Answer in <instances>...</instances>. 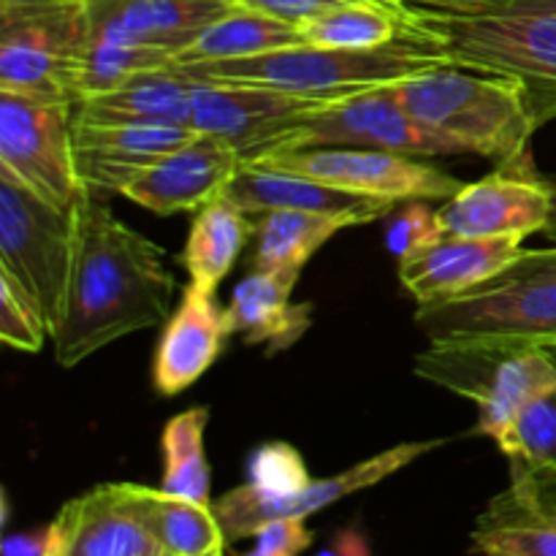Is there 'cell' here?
Segmentation results:
<instances>
[{"label":"cell","mask_w":556,"mask_h":556,"mask_svg":"<svg viewBox=\"0 0 556 556\" xmlns=\"http://www.w3.org/2000/svg\"><path fill=\"white\" fill-rule=\"evenodd\" d=\"M76 250L54 358L71 369L101 348L172 318L177 280L163 248L125 226L103 199L81 193L74 206Z\"/></svg>","instance_id":"1"},{"label":"cell","mask_w":556,"mask_h":556,"mask_svg":"<svg viewBox=\"0 0 556 556\" xmlns=\"http://www.w3.org/2000/svg\"><path fill=\"white\" fill-rule=\"evenodd\" d=\"M400 3V0H396ZM405 11V33L434 43L448 65L514 79L535 128L556 119V0H510L486 14Z\"/></svg>","instance_id":"2"},{"label":"cell","mask_w":556,"mask_h":556,"mask_svg":"<svg viewBox=\"0 0 556 556\" xmlns=\"http://www.w3.org/2000/svg\"><path fill=\"white\" fill-rule=\"evenodd\" d=\"M448 65L434 43L416 33L378 49H329L299 43L242 60L199 65H168L193 81H223L309 98H342L372 87L396 85L407 76Z\"/></svg>","instance_id":"3"},{"label":"cell","mask_w":556,"mask_h":556,"mask_svg":"<svg viewBox=\"0 0 556 556\" xmlns=\"http://www.w3.org/2000/svg\"><path fill=\"white\" fill-rule=\"evenodd\" d=\"M396 101L432 134L494 163L530 152L535 134L525 92L514 79L459 65H438L391 85Z\"/></svg>","instance_id":"4"},{"label":"cell","mask_w":556,"mask_h":556,"mask_svg":"<svg viewBox=\"0 0 556 556\" xmlns=\"http://www.w3.org/2000/svg\"><path fill=\"white\" fill-rule=\"evenodd\" d=\"M416 324L429 342L497 340L556 345V244L525 250L508 269L470 293L421 304Z\"/></svg>","instance_id":"5"},{"label":"cell","mask_w":556,"mask_h":556,"mask_svg":"<svg viewBox=\"0 0 556 556\" xmlns=\"http://www.w3.org/2000/svg\"><path fill=\"white\" fill-rule=\"evenodd\" d=\"M90 33L87 0L0 9V90L76 106Z\"/></svg>","instance_id":"6"},{"label":"cell","mask_w":556,"mask_h":556,"mask_svg":"<svg viewBox=\"0 0 556 556\" xmlns=\"http://www.w3.org/2000/svg\"><path fill=\"white\" fill-rule=\"evenodd\" d=\"M74 250V210H54L0 174V271L36 302L49 334H54L63 313Z\"/></svg>","instance_id":"7"},{"label":"cell","mask_w":556,"mask_h":556,"mask_svg":"<svg viewBox=\"0 0 556 556\" xmlns=\"http://www.w3.org/2000/svg\"><path fill=\"white\" fill-rule=\"evenodd\" d=\"M313 147H367V150L402 152L413 157L459 155L454 141L424 128L396 101L391 85L334 98L318 112L266 139L244 161L280 150H313Z\"/></svg>","instance_id":"8"},{"label":"cell","mask_w":556,"mask_h":556,"mask_svg":"<svg viewBox=\"0 0 556 556\" xmlns=\"http://www.w3.org/2000/svg\"><path fill=\"white\" fill-rule=\"evenodd\" d=\"M0 174L71 212L81 199L74 161V106L0 90Z\"/></svg>","instance_id":"9"},{"label":"cell","mask_w":556,"mask_h":556,"mask_svg":"<svg viewBox=\"0 0 556 556\" xmlns=\"http://www.w3.org/2000/svg\"><path fill=\"white\" fill-rule=\"evenodd\" d=\"M258 166L302 174L334 188L375 195L386 201H448L465 188L443 168L424 163L413 155L367 147H313V150H280L261 155Z\"/></svg>","instance_id":"10"},{"label":"cell","mask_w":556,"mask_h":556,"mask_svg":"<svg viewBox=\"0 0 556 556\" xmlns=\"http://www.w3.org/2000/svg\"><path fill=\"white\" fill-rule=\"evenodd\" d=\"M552 217V188L532 163L530 152L497 163V172L465 185L440 210L445 237L503 239L525 242L543 233Z\"/></svg>","instance_id":"11"},{"label":"cell","mask_w":556,"mask_h":556,"mask_svg":"<svg viewBox=\"0 0 556 556\" xmlns=\"http://www.w3.org/2000/svg\"><path fill=\"white\" fill-rule=\"evenodd\" d=\"M443 443L445 440H416V443L394 445V448L375 454L372 459H364L358 465L348 467L340 476L324 478V481H309L302 492L286 494V497H269V494L244 483V486H237L228 494H223L212 508H215V516L220 519L228 541H242V538H253L269 521L307 519V516L318 514V510L329 508V505L340 503V500L351 497V494L362 492V489L378 486L380 481L405 470L407 465L421 459L429 451L440 448Z\"/></svg>","instance_id":"12"},{"label":"cell","mask_w":556,"mask_h":556,"mask_svg":"<svg viewBox=\"0 0 556 556\" xmlns=\"http://www.w3.org/2000/svg\"><path fill=\"white\" fill-rule=\"evenodd\" d=\"M331 101L334 98L293 96L266 87L193 81L190 128L195 134L231 141L239 147L242 157H250L266 139Z\"/></svg>","instance_id":"13"},{"label":"cell","mask_w":556,"mask_h":556,"mask_svg":"<svg viewBox=\"0 0 556 556\" xmlns=\"http://www.w3.org/2000/svg\"><path fill=\"white\" fill-rule=\"evenodd\" d=\"M242 163V152L231 141L199 134L144 168L123 195L155 215L199 212L220 199Z\"/></svg>","instance_id":"14"},{"label":"cell","mask_w":556,"mask_h":556,"mask_svg":"<svg viewBox=\"0 0 556 556\" xmlns=\"http://www.w3.org/2000/svg\"><path fill=\"white\" fill-rule=\"evenodd\" d=\"M190 125H76L74 161L81 190L106 201L123 195L144 168L195 139Z\"/></svg>","instance_id":"15"},{"label":"cell","mask_w":556,"mask_h":556,"mask_svg":"<svg viewBox=\"0 0 556 556\" xmlns=\"http://www.w3.org/2000/svg\"><path fill=\"white\" fill-rule=\"evenodd\" d=\"M49 556H166L141 525L134 483H101L60 508Z\"/></svg>","instance_id":"16"},{"label":"cell","mask_w":556,"mask_h":556,"mask_svg":"<svg viewBox=\"0 0 556 556\" xmlns=\"http://www.w3.org/2000/svg\"><path fill=\"white\" fill-rule=\"evenodd\" d=\"M510 486L472 527V552L556 556V472L510 462Z\"/></svg>","instance_id":"17"},{"label":"cell","mask_w":556,"mask_h":556,"mask_svg":"<svg viewBox=\"0 0 556 556\" xmlns=\"http://www.w3.org/2000/svg\"><path fill=\"white\" fill-rule=\"evenodd\" d=\"M223 195L248 215H266L277 210L320 212V215L351 217L356 226L383 220L396 206V201L353 193L320 179L258 166V163H242Z\"/></svg>","instance_id":"18"},{"label":"cell","mask_w":556,"mask_h":556,"mask_svg":"<svg viewBox=\"0 0 556 556\" xmlns=\"http://www.w3.org/2000/svg\"><path fill=\"white\" fill-rule=\"evenodd\" d=\"M521 253H525L521 239L514 237H443L432 248L402 258L400 280L405 291L416 299L418 307L448 302L497 277Z\"/></svg>","instance_id":"19"},{"label":"cell","mask_w":556,"mask_h":556,"mask_svg":"<svg viewBox=\"0 0 556 556\" xmlns=\"http://www.w3.org/2000/svg\"><path fill=\"white\" fill-rule=\"evenodd\" d=\"M231 334L228 309L215 302V293L185 288L182 302L166 320L152 358V383L157 394L177 396L188 391L217 362Z\"/></svg>","instance_id":"20"},{"label":"cell","mask_w":556,"mask_h":556,"mask_svg":"<svg viewBox=\"0 0 556 556\" xmlns=\"http://www.w3.org/2000/svg\"><path fill=\"white\" fill-rule=\"evenodd\" d=\"M302 271H253L231 293L228 320L248 345H269V353L291 348L313 324L309 304H293L291 293Z\"/></svg>","instance_id":"21"},{"label":"cell","mask_w":556,"mask_h":556,"mask_svg":"<svg viewBox=\"0 0 556 556\" xmlns=\"http://www.w3.org/2000/svg\"><path fill=\"white\" fill-rule=\"evenodd\" d=\"M193 79L174 68L134 76L74 106L76 125H190Z\"/></svg>","instance_id":"22"},{"label":"cell","mask_w":556,"mask_h":556,"mask_svg":"<svg viewBox=\"0 0 556 556\" xmlns=\"http://www.w3.org/2000/svg\"><path fill=\"white\" fill-rule=\"evenodd\" d=\"M92 22L119 27L139 41L177 54L212 22L237 9L233 0H87ZM174 63V60H172Z\"/></svg>","instance_id":"23"},{"label":"cell","mask_w":556,"mask_h":556,"mask_svg":"<svg viewBox=\"0 0 556 556\" xmlns=\"http://www.w3.org/2000/svg\"><path fill=\"white\" fill-rule=\"evenodd\" d=\"M556 386L554 351L514 342L494 372L492 383L478 402V432L492 438L497 448L508 445L516 418L532 400Z\"/></svg>","instance_id":"24"},{"label":"cell","mask_w":556,"mask_h":556,"mask_svg":"<svg viewBox=\"0 0 556 556\" xmlns=\"http://www.w3.org/2000/svg\"><path fill=\"white\" fill-rule=\"evenodd\" d=\"M134 505L166 556H226L228 538L212 505L188 503L139 483H134Z\"/></svg>","instance_id":"25"},{"label":"cell","mask_w":556,"mask_h":556,"mask_svg":"<svg viewBox=\"0 0 556 556\" xmlns=\"http://www.w3.org/2000/svg\"><path fill=\"white\" fill-rule=\"evenodd\" d=\"M253 233L255 226L248 220V212L231 204L226 195L195 212L182 250L188 286L201 293H215Z\"/></svg>","instance_id":"26"},{"label":"cell","mask_w":556,"mask_h":556,"mask_svg":"<svg viewBox=\"0 0 556 556\" xmlns=\"http://www.w3.org/2000/svg\"><path fill=\"white\" fill-rule=\"evenodd\" d=\"M304 43L299 25H291L277 16L261 14V11L237 5L212 22L193 43L174 54L172 65H199V63H223V60L255 58V54L275 52V49L299 47Z\"/></svg>","instance_id":"27"},{"label":"cell","mask_w":556,"mask_h":556,"mask_svg":"<svg viewBox=\"0 0 556 556\" xmlns=\"http://www.w3.org/2000/svg\"><path fill=\"white\" fill-rule=\"evenodd\" d=\"M351 226L356 223L340 215L293 210L266 212L255 226V271H302L320 244Z\"/></svg>","instance_id":"28"},{"label":"cell","mask_w":556,"mask_h":556,"mask_svg":"<svg viewBox=\"0 0 556 556\" xmlns=\"http://www.w3.org/2000/svg\"><path fill=\"white\" fill-rule=\"evenodd\" d=\"M172 60L174 54L166 49L139 41V38L128 36L114 25L92 22L90 43H87L85 63H81L79 103L85 98L114 90L134 76L168 68Z\"/></svg>","instance_id":"29"},{"label":"cell","mask_w":556,"mask_h":556,"mask_svg":"<svg viewBox=\"0 0 556 556\" xmlns=\"http://www.w3.org/2000/svg\"><path fill=\"white\" fill-rule=\"evenodd\" d=\"M304 43L329 49H378L405 36V11L396 0H353L299 25Z\"/></svg>","instance_id":"30"},{"label":"cell","mask_w":556,"mask_h":556,"mask_svg":"<svg viewBox=\"0 0 556 556\" xmlns=\"http://www.w3.org/2000/svg\"><path fill=\"white\" fill-rule=\"evenodd\" d=\"M210 424L206 407H190L166 424L161 438L163 481L161 489L188 503L212 505L210 462L204 454V432Z\"/></svg>","instance_id":"31"},{"label":"cell","mask_w":556,"mask_h":556,"mask_svg":"<svg viewBox=\"0 0 556 556\" xmlns=\"http://www.w3.org/2000/svg\"><path fill=\"white\" fill-rule=\"evenodd\" d=\"M503 454L535 470L556 472V386L521 410Z\"/></svg>","instance_id":"32"},{"label":"cell","mask_w":556,"mask_h":556,"mask_svg":"<svg viewBox=\"0 0 556 556\" xmlns=\"http://www.w3.org/2000/svg\"><path fill=\"white\" fill-rule=\"evenodd\" d=\"M309 481L313 478H309L302 454L282 440L258 445L248 459V483L269 497L302 492Z\"/></svg>","instance_id":"33"},{"label":"cell","mask_w":556,"mask_h":556,"mask_svg":"<svg viewBox=\"0 0 556 556\" xmlns=\"http://www.w3.org/2000/svg\"><path fill=\"white\" fill-rule=\"evenodd\" d=\"M0 340L25 353H38L47 340H52L36 302L3 271H0Z\"/></svg>","instance_id":"34"},{"label":"cell","mask_w":556,"mask_h":556,"mask_svg":"<svg viewBox=\"0 0 556 556\" xmlns=\"http://www.w3.org/2000/svg\"><path fill=\"white\" fill-rule=\"evenodd\" d=\"M445 237L440 210L434 212L424 199L405 201L402 210L386 217V250L396 258H410L418 250L432 248Z\"/></svg>","instance_id":"35"},{"label":"cell","mask_w":556,"mask_h":556,"mask_svg":"<svg viewBox=\"0 0 556 556\" xmlns=\"http://www.w3.org/2000/svg\"><path fill=\"white\" fill-rule=\"evenodd\" d=\"M307 519H277L261 527L253 535V548L239 556H299L315 541V532L304 525Z\"/></svg>","instance_id":"36"},{"label":"cell","mask_w":556,"mask_h":556,"mask_svg":"<svg viewBox=\"0 0 556 556\" xmlns=\"http://www.w3.org/2000/svg\"><path fill=\"white\" fill-rule=\"evenodd\" d=\"M242 9L261 11V14L277 16L291 25H302V22L313 20V16L324 14V11L337 9V5L353 3V0H233Z\"/></svg>","instance_id":"37"},{"label":"cell","mask_w":556,"mask_h":556,"mask_svg":"<svg viewBox=\"0 0 556 556\" xmlns=\"http://www.w3.org/2000/svg\"><path fill=\"white\" fill-rule=\"evenodd\" d=\"M49 552H52V525L16 532L3 541V556H49Z\"/></svg>","instance_id":"38"},{"label":"cell","mask_w":556,"mask_h":556,"mask_svg":"<svg viewBox=\"0 0 556 556\" xmlns=\"http://www.w3.org/2000/svg\"><path fill=\"white\" fill-rule=\"evenodd\" d=\"M400 3L413 5V9L440 11V14L472 16V14H486V11L500 9V5L510 3V0H400Z\"/></svg>","instance_id":"39"},{"label":"cell","mask_w":556,"mask_h":556,"mask_svg":"<svg viewBox=\"0 0 556 556\" xmlns=\"http://www.w3.org/2000/svg\"><path fill=\"white\" fill-rule=\"evenodd\" d=\"M313 556H375V554H372V546H369L367 535H364L362 530H356V527H345V530L334 532L331 541Z\"/></svg>","instance_id":"40"},{"label":"cell","mask_w":556,"mask_h":556,"mask_svg":"<svg viewBox=\"0 0 556 556\" xmlns=\"http://www.w3.org/2000/svg\"><path fill=\"white\" fill-rule=\"evenodd\" d=\"M548 188H552V217H548V226L543 231V237L556 244V177H548Z\"/></svg>","instance_id":"41"},{"label":"cell","mask_w":556,"mask_h":556,"mask_svg":"<svg viewBox=\"0 0 556 556\" xmlns=\"http://www.w3.org/2000/svg\"><path fill=\"white\" fill-rule=\"evenodd\" d=\"M58 3V0H0V9H20V5H41Z\"/></svg>","instance_id":"42"},{"label":"cell","mask_w":556,"mask_h":556,"mask_svg":"<svg viewBox=\"0 0 556 556\" xmlns=\"http://www.w3.org/2000/svg\"><path fill=\"white\" fill-rule=\"evenodd\" d=\"M483 556H519V554H508V552H489V554H483Z\"/></svg>","instance_id":"43"},{"label":"cell","mask_w":556,"mask_h":556,"mask_svg":"<svg viewBox=\"0 0 556 556\" xmlns=\"http://www.w3.org/2000/svg\"><path fill=\"white\" fill-rule=\"evenodd\" d=\"M548 351H556V345H554V348H548Z\"/></svg>","instance_id":"44"}]
</instances>
